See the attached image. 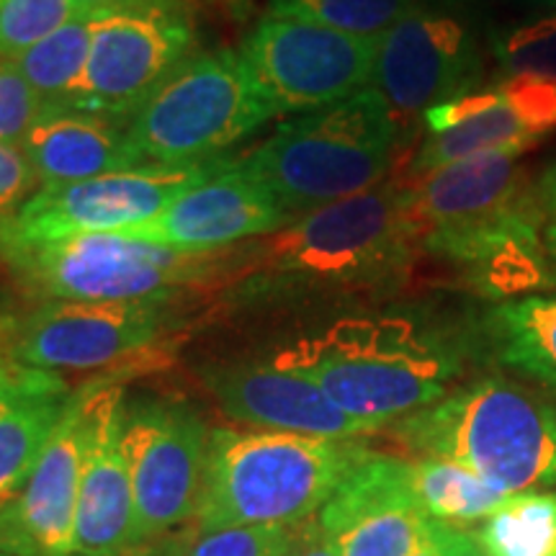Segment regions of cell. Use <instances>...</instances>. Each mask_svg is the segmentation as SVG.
<instances>
[{"mask_svg":"<svg viewBox=\"0 0 556 556\" xmlns=\"http://www.w3.org/2000/svg\"><path fill=\"white\" fill-rule=\"evenodd\" d=\"M435 531L438 539H441L443 556H490L482 548V544H479L477 536H471L464 528L438 523L435 520Z\"/></svg>","mask_w":556,"mask_h":556,"instance_id":"obj_35","label":"cell"},{"mask_svg":"<svg viewBox=\"0 0 556 556\" xmlns=\"http://www.w3.org/2000/svg\"><path fill=\"white\" fill-rule=\"evenodd\" d=\"M291 528H201L199 536L180 556H283L291 541Z\"/></svg>","mask_w":556,"mask_h":556,"instance_id":"obj_30","label":"cell"},{"mask_svg":"<svg viewBox=\"0 0 556 556\" xmlns=\"http://www.w3.org/2000/svg\"><path fill=\"white\" fill-rule=\"evenodd\" d=\"M93 394L96 384L75 392L24 492L0 510V554H75V513L96 426Z\"/></svg>","mask_w":556,"mask_h":556,"instance_id":"obj_16","label":"cell"},{"mask_svg":"<svg viewBox=\"0 0 556 556\" xmlns=\"http://www.w3.org/2000/svg\"><path fill=\"white\" fill-rule=\"evenodd\" d=\"M291 222L294 217L266 186L225 157L212 176L186 189L155 219L122 235L184 253H219L268 238Z\"/></svg>","mask_w":556,"mask_h":556,"instance_id":"obj_17","label":"cell"},{"mask_svg":"<svg viewBox=\"0 0 556 556\" xmlns=\"http://www.w3.org/2000/svg\"><path fill=\"white\" fill-rule=\"evenodd\" d=\"M368 454L356 438L278 430L208 433L197 520L208 528H291L319 516L343 479Z\"/></svg>","mask_w":556,"mask_h":556,"instance_id":"obj_4","label":"cell"},{"mask_svg":"<svg viewBox=\"0 0 556 556\" xmlns=\"http://www.w3.org/2000/svg\"><path fill=\"white\" fill-rule=\"evenodd\" d=\"M47 101L29 86L13 60L0 58V142L21 144Z\"/></svg>","mask_w":556,"mask_h":556,"instance_id":"obj_31","label":"cell"},{"mask_svg":"<svg viewBox=\"0 0 556 556\" xmlns=\"http://www.w3.org/2000/svg\"><path fill=\"white\" fill-rule=\"evenodd\" d=\"M222 163L225 157L193 165H144L80 184L41 186L18 212L0 219V255L75 235L148 225Z\"/></svg>","mask_w":556,"mask_h":556,"instance_id":"obj_11","label":"cell"},{"mask_svg":"<svg viewBox=\"0 0 556 556\" xmlns=\"http://www.w3.org/2000/svg\"><path fill=\"white\" fill-rule=\"evenodd\" d=\"M430 518L415 500L392 503L364 516L332 533L340 556H409L426 536Z\"/></svg>","mask_w":556,"mask_h":556,"instance_id":"obj_27","label":"cell"},{"mask_svg":"<svg viewBox=\"0 0 556 556\" xmlns=\"http://www.w3.org/2000/svg\"><path fill=\"white\" fill-rule=\"evenodd\" d=\"M204 381L225 415L258 430L345 441L374 433L371 426L345 415L315 381L274 356L212 366Z\"/></svg>","mask_w":556,"mask_h":556,"instance_id":"obj_18","label":"cell"},{"mask_svg":"<svg viewBox=\"0 0 556 556\" xmlns=\"http://www.w3.org/2000/svg\"><path fill=\"white\" fill-rule=\"evenodd\" d=\"M492 60L505 75H536L556 80V9L492 29L486 37Z\"/></svg>","mask_w":556,"mask_h":556,"instance_id":"obj_28","label":"cell"},{"mask_svg":"<svg viewBox=\"0 0 556 556\" xmlns=\"http://www.w3.org/2000/svg\"><path fill=\"white\" fill-rule=\"evenodd\" d=\"M238 54L278 114H309L371 86L377 41L266 13Z\"/></svg>","mask_w":556,"mask_h":556,"instance_id":"obj_12","label":"cell"},{"mask_svg":"<svg viewBox=\"0 0 556 556\" xmlns=\"http://www.w3.org/2000/svg\"><path fill=\"white\" fill-rule=\"evenodd\" d=\"M21 323L16 312L3 296H0V368L9 366L13 361V351H16V340L21 332Z\"/></svg>","mask_w":556,"mask_h":556,"instance_id":"obj_36","label":"cell"},{"mask_svg":"<svg viewBox=\"0 0 556 556\" xmlns=\"http://www.w3.org/2000/svg\"><path fill=\"white\" fill-rule=\"evenodd\" d=\"M374 430L430 407L456 374L451 348L405 315H351L274 353Z\"/></svg>","mask_w":556,"mask_h":556,"instance_id":"obj_3","label":"cell"},{"mask_svg":"<svg viewBox=\"0 0 556 556\" xmlns=\"http://www.w3.org/2000/svg\"><path fill=\"white\" fill-rule=\"evenodd\" d=\"M409 451L475 471L505 495L556 484V407L500 379L477 381L402 417Z\"/></svg>","mask_w":556,"mask_h":556,"instance_id":"obj_6","label":"cell"},{"mask_svg":"<svg viewBox=\"0 0 556 556\" xmlns=\"http://www.w3.org/2000/svg\"><path fill=\"white\" fill-rule=\"evenodd\" d=\"M73 397L60 374L18 361L0 368V510L24 492Z\"/></svg>","mask_w":556,"mask_h":556,"instance_id":"obj_21","label":"cell"},{"mask_svg":"<svg viewBox=\"0 0 556 556\" xmlns=\"http://www.w3.org/2000/svg\"><path fill=\"white\" fill-rule=\"evenodd\" d=\"M193 0H131L90 18L86 73L67 106L129 119L197 52Z\"/></svg>","mask_w":556,"mask_h":556,"instance_id":"obj_9","label":"cell"},{"mask_svg":"<svg viewBox=\"0 0 556 556\" xmlns=\"http://www.w3.org/2000/svg\"><path fill=\"white\" fill-rule=\"evenodd\" d=\"M219 3H225V5H232V9H242V5H245L248 0H219Z\"/></svg>","mask_w":556,"mask_h":556,"instance_id":"obj_40","label":"cell"},{"mask_svg":"<svg viewBox=\"0 0 556 556\" xmlns=\"http://www.w3.org/2000/svg\"><path fill=\"white\" fill-rule=\"evenodd\" d=\"M420 3L422 0H268L266 13L379 41Z\"/></svg>","mask_w":556,"mask_h":556,"instance_id":"obj_26","label":"cell"},{"mask_svg":"<svg viewBox=\"0 0 556 556\" xmlns=\"http://www.w3.org/2000/svg\"><path fill=\"white\" fill-rule=\"evenodd\" d=\"M88 52L90 18L78 16L13 62L47 103H67L86 73Z\"/></svg>","mask_w":556,"mask_h":556,"instance_id":"obj_25","label":"cell"},{"mask_svg":"<svg viewBox=\"0 0 556 556\" xmlns=\"http://www.w3.org/2000/svg\"><path fill=\"white\" fill-rule=\"evenodd\" d=\"M409 217L420 253L451 263L479 294L507 302L556 291L520 155H477L409 178Z\"/></svg>","mask_w":556,"mask_h":556,"instance_id":"obj_2","label":"cell"},{"mask_svg":"<svg viewBox=\"0 0 556 556\" xmlns=\"http://www.w3.org/2000/svg\"><path fill=\"white\" fill-rule=\"evenodd\" d=\"M111 556H152V554H111Z\"/></svg>","mask_w":556,"mask_h":556,"instance_id":"obj_41","label":"cell"},{"mask_svg":"<svg viewBox=\"0 0 556 556\" xmlns=\"http://www.w3.org/2000/svg\"><path fill=\"white\" fill-rule=\"evenodd\" d=\"M170 307L50 299L21 323L13 361L54 374L122 364L163 336Z\"/></svg>","mask_w":556,"mask_h":556,"instance_id":"obj_15","label":"cell"},{"mask_svg":"<svg viewBox=\"0 0 556 556\" xmlns=\"http://www.w3.org/2000/svg\"><path fill=\"white\" fill-rule=\"evenodd\" d=\"M73 18V0H0V58L18 60Z\"/></svg>","mask_w":556,"mask_h":556,"instance_id":"obj_29","label":"cell"},{"mask_svg":"<svg viewBox=\"0 0 556 556\" xmlns=\"http://www.w3.org/2000/svg\"><path fill=\"white\" fill-rule=\"evenodd\" d=\"M227 253H184L122 232H96L13 250L3 258L47 299L176 304L189 291L219 289Z\"/></svg>","mask_w":556,"mask_h":556,"instance_id":"obj_7","label":"cell"},{"mask_svg":"<svg viewBox=\"0 0 556 556\" xmlns=\"http://www.w3.org/2000/svg\"><path fill=\"white\" fill-rule=\"evenodd\" d=\"M507 3H516V5H526V9H533V11H544V9H556V0H507Z\"/></svg>","mask_w":556,"mask_h":556,"instance_id":"obj_39","label":"cell"},{"mask_svg":"<svg viewBox=\"0 0 556 556\" xmlns=\"http://www.w3.org/2000/svg\"><path fill=\"white\" fill-rule=\"evenodd\" d=\"M409 178L477 155H523L556 135V80L507 75L495 86L430 109Z\"/></svg>","mask_w":556,"mask_h":556,"instance_id":"obj_14","label":"cell"},{"mask_svg":"<svg viewBox=\"0 0 556 556\" xmlns=\"http://www.w3.org/2000/svg\"><path fill=\"white\" fill-rule=\"evenodd\" d=\"M490 556H556V492H520L475 533Z\"/></svg>","mask_w":556,"mask_h":556,"instance_id":"obj_24","label":"cell"},{"mask_svg":"<svg viewBox=\"0 0 556 556\" xmlns=\"http://www.w3.org/2000/svg\"><path fill=\"white\" fill-rule=\"evenodd\" d=\"M409 556H443L441 539H438V531H435V520H430L426 536H422V541L417 544V548Z\"/></svg>","mask_w":556,"mask_h":556,"instance_id":"obj_38","label":"cell"},{"mask_svg":"<svg viewBox=\"0 0 556 556\" xmlns=\"http://www.w3.org/2000/svg\"><path fill=\"white\" fill-rule=\"evenodd\" d=\"M206 446L208 430L189 402L148 397L124 405L137 544L197 516Z\"/></svg>","mask_w":556,"mask_h":556,"instance_id":"obj_13","label":"cell"},{"mask_svg":"<svg viewBox=\"0 0 556 556\" xmlns=\"http://www.w3.org/2000/svg\"><path fill=\"white\" fill-rule=\"evenodd\" d=\"M0 556H11V554H0Z\"/></svg>","mask_w":556,"mask_h":556,"instance_id":"obj_42","label":"cell"},{"mask_svg":"<svg viewBox=\"0 0 556 556\" xmlns=\"http://www.w3.org/2000/svg\"><path fill=\"white\" fill-rule=\"evenodd\" d=\"M274 109L232 50L193 52L127 119L148 165H193L263 127Z\"/></svg>","mask_w":556,"mask_h":556,"instance_id":"obj_8","label":"cell"},{"mask_svg":"<svg viewBox=\"0 0 556 556\" xmlns=\"http://www.w3.org/2000/svg\"><path fill=\"white\" fill-rule=\"evenodd\" d=\"M283 556H340L338 544L319 526L317 516L291 528V541Z\"/></svg>","mask_w":556,"mask_h":556,"instance_id":"obj_34","label":"cell"},{"mask_svg":"<svg viewBox=\"0 0 556 556\" xmlns=\"http://www.w3.org/2000/svg\"><path fill=\"white\" fill-rule=\"evenodd\" d=\"M124 405L122 384H96L93 441L75 513L78 556H111L137 546L131 477L122 448Z\"/></svg>","mask_w":556,"mask_h":556,"instance_id":"obj_19","label":"cell"},{"mask_svg":"<svg viewBox=\"0 0 556 556\" xmlns=\"http://www.w3.org/2000/svg\"><path fill=\"white\" fill-rule=\"evenodd\" d=\"M41 189L21 144L0 142V219L11 217Z\"/></svg>","mask_w":556,"mask_h":556,"instance_id":"obj_32","label":"cell"},{"mask_svg":"<svg viewBox=\"0 0 556 556\" xmlns=\"http://www.w3.org/2000/svg\"><path fill=\"white\" fill-rule=\"evenodd\" d=\"M420 253L405 184L315 208L268 238L229 248L219 289L229 302H304L389 294Z\"/></svg>","mask_w":556,"mask_h":556,"instance_id":"obj_1","label":"cell"},{"mask_svg":"<svg viewBox=\"0 0 556 556\" xmlns=\"http://www.w3.org/2000/svg\"><path fill=\"white\" fill-rule=\"evenodd\" d=\"M400 129L389 103L368 86L336 106L281 124L235 165L299 219L384 184L397 155Z\"/></svg>","mask_w":556,"mask_h":556,"instance_id":"obj_5","label":"cell"},{"mask_svg":"<svg viewBox=\"0 0 556 556\" xmlns=\"http://www.w3.org/2000/svg\"><path fill=\"white\" fill-rule=\"evenodd\" d=\"M124 3H131V0H73L78 16H86V18H93L99 16V13H106L111 9H119Z\"/></svg>","mask_w":556,"mask_h":556,"instance_id":"obj_37","label":"cell"},{"mask_svg":"<svg viewBox=\"0 0 556 556\" xmlns=\"http://www.w3.org/2000/svg\"><path fill=\"white\" fill-rule=\"evenodd\" d=\"M484 58L482 31L462 0H422L377 41L371 88L402 124L477 90Z\"/></svg>","mask_w":556,"mask_h":556,"instance_id":"obj_10","label":"cell"},{"mask_svg":"<svg viewBox=\"0 0 556 556\" xmlns=\"http://www.w3.org/2000/svg\"><path fill=\"white\" fill-rule=\"evenodd\" d=\"M533 204L539 214L541 242L556 278V155L533 173Z\"/></svg>","mask_w":556,"mask_h":556,"instance_id":"obj_33","label":"cell"},{"mask_svg":"<svg viewBox=\"0 0 556 556\" xmlns=\"http://www.w3.org/2000/svg\"><path fill=\"white\" fill-rule=\"evenodd\" d=\"M413 495L430 520L446 526H464L490 518L510 495L486 484L475 471L446 458L422 456L409 462Z\"/></svg>","mask_w":556,"mask_h":556,"instance_id":"obj_23","label":"cell"},{"mask_svg":"<svg viewBox=\"0 0 556 556\" xmlns=\"http://www.w3.org/2000/svg\"><path fill=\"white\" fill-rule=\"evenodd\" d=\"M39 186H65L144 168L127 119L67 103H47L21 142Z\"/></svg>","mask_w":556,"mask_h":556,"instance_id":"obj_20","label":"cell"},{"mask_svg":"<svg viewBox=\"0 0 556 556\" xmlns=\"http://www.w3.org/2000/svg\"><path fill=\"white\" fill-rule=\"evenodd\" d=\"M486 328L507 368L556 394V291L497 302Z\"/></svg>","mask_w":556,"mask_h":556,"instance_id":"obj_22","label":"cell"}]
</instances>
